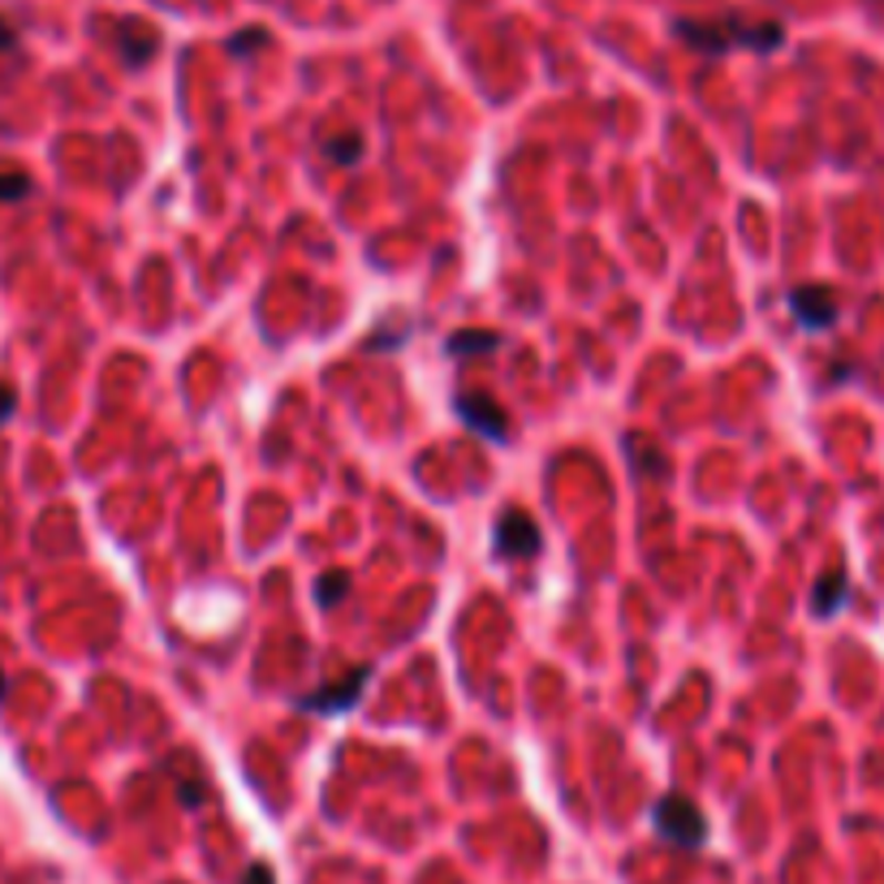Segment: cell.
Wrapping results in <instances>:
<instances>
[{"instance_id": "obj_1", "label": "cell", "mask_w": 884, "mask_h": 884, "mask_svg": "<svg viewBox=\"0 0 884 884\" xmlns=\"http://www.w3.org/2000/svg\"><path fill=\"white\" fill-rule=\"evenodd\" d=\"M674 35L703 52V56H724L733 48H751V52H772L785 43L781 22H747V18H717V22H699V18H678Z\"/></svg>"}, {"instance_id": "obj_2", "label": "cell", "mask_w": 884, "mask_h": 884, "mask_svg": "<svg viewBox=\"0 0 884 884\" xmlns=\"http://www.w3.org/2000/svg\"><path fill=\"white\" fill-rule=\"evenodd\" d=\"M651 824H656V833L665 842L682 845V850H699L708 842V820L686 794H665L660 803L651 806Z\"/></svg>"}, {"instance_id": "obj_3", "label": "cell", "mask_w": 884, "mask_h": 884, "mask_svg": "<svg viewBox=\"0 0 884 884\" xmlns=\"http://www.w3.org/2000/svg\"><path fill=\"white\" fill-rule=\"evenodd\" d=\"M371 682V669L359 665V669H350L346 678H337V682L320 686V690H311V695H302L298 699V708L302 712H320V717H337V712H350L354 703L362 699V690Z\"/></svg>"}, {"instance_id": "obj_4", "label": "cell", "mask_w": 884, "mask_h": 884, "mask_svg": "<svg viewBox=\"0 0 884 884\" xmlns=\"http://www.w3.org/2000/svg\"><path fill=\"white\" fill-rule=\"evenodd\" d=\"M790 311L803 328L824 332L837 323V294L829 285H799V289H790Z\"/></svg>"}, {"instance_id": "obj_5", "label": "cell", "mask_w": 884, "mask_h": 884, "mask_svg": "<svg viewBox=\"0 0 884 884\" xmlns=\"http://www.w3.org/2000/svg\"><path fill=\"white\" fill-rule=\"evenodd\" d=\"M453 405H458L462 423H466V428H475L483 441H505V432H510V419H505V410L492 402L487 393H458V398H453Z\"/></svg>"}, {"instance_id": "obj_6", "label": "cell", "mask_w": 884, "mask_h": 884, "mask_svg": "<svg viewBox=\"0 0 884 884\" xmlns=\"http://www.w3.org/2000/svg\"><path fill=\"white\" fill-rule=\"evenodd\" d=\"M496 553L510 557V562H531L539 553V526L531 523L526 514H518V510L501 514V523H496Z\"/></svg>"}, {"instance_id": "obj_7", "label": "cell", "mask_w": 884, "mask_h": 884, "mask_svg": "<svg viewBox=\"0 0 884 884\" xmlns=\"http://www.w3.org/2000/svg\"><path fill=\"white\" fill-rule=\"evenodd\" d=\"M444 350L453 354V359H471V354H492V350H501V337L496 332H487V328H458L449 341H444Z\"/></svg>"}, {"instance_id": "obj_8", "label": "cell", "mask_w": 884, "mask_h": 884, "mask_svg": "<svg viewBox=\"0 0 884 884\" xmlns=\"http://www.w3.org/2000/svg\"><path fill=\"white\" fill-rule=\"evenodd\" d=\"M626 453H630L635 475H644V480H665V475H669L665 453H660L651 441H644V436H626Z\"/></svg>"}, {"instance_id": "obj_9", "label": "cell", "mask_w": 884, "mask_h": 884, "mask_svg": "<svg viewBox=\"0 0 884 884\" xmlns=\"http://www.w3.org/2000/svg\"><path fill=\"white\" fill-rule=\"evenodd\" d=\"M845 596H850V583H845L842 569L824 574V578H820V587H815V596H811L815 617H833V613H837V608L845 604Z\"/></svg>"}, {"instance_id": "obj_10", "label": "cell", "mask_w": 884, "mask_h": 884, "mask_svg": "<svg viewBox=\"0 0 884 884\" xmlns=\"http://www.w3.org/2000/svg\"><path fill=\"white\" fill-rule=\"evenodd\" d=\"M350 596V574L346 569H328L320 583H316V604L320 608H332V604H341Z\"/></svg>"}, {"instance_id": "obj_11", "label": "cell", "mask_w": 884, "mask_h": 884, "mask_svg": "<svg viewBox=\"0 0 884 884\" xmlns=\"http://www.w3.org/2000/svg\"><path fill=\"white\" fill-rule=\"evenodd\" d=\"M323 156L332 164H359L362 156V138L359 134H346V138H332V143H323Z\"/></svg>"}, {"instance_id": "obj_12", "label": "cell", "mask_w": 884, "mask_h": 884, "mask_svg": "<svg viewBox=\"0 0 884 884\" xmlns=\"http://www.w3.org/2000/svg\"><path fill=\"white\" fill-rule=\"evenodd\" d=\"M31 195V177L27 173H0V203H18Z\"/></svg>"}, {"instance_id": "obj_13", "label": "cell", "mask_w": 884, "mask_h": 884, "mask_svg": "<svg viewBox=\"0 0 884 884\" xmlns=\"http://www.w3.org/2000/svg\"><path fill=\"white\" fill-rule=\"evenodd\" d=\"M264 43H268L264 31H241V35H234L229 52H234V56H246V52H255V48H264Z\"/></svg>"}, {"instance_id": "obj_14", "label": "cell", "mask_w": 884, "mask_h": 884, "mask_svg": "<svg viewBox=\"0 0 884 884\" xmlns=\"http://www.w3.org/2000/svg\"><path fill=\"white\" fill-rule=\"evenodd\" d=\"M241 884H277V872H273L268 863H250L246 876H241Z\"/></svg>"}, {"instance_id": "obj_15", "label": "cell", "mask_w": 884, "mask_h": 884, "mask_svg": "<svg viewBox=\"0 0 884 884\" xmlns=\"http://www.w3.org/2000/svg\"><path fill=\"white\" fill-rule=\"evenodd\" d=\"M13 402H18V398H13V389H9V384H0V423H9V419H13Z\"/></svg>"}, {"instance_id": "obj_16", "label": "cell", "mask_w": 884, "mask_h": 884, "mask_svg": "<svg viewBox=\"0 0 884 884\" xmlns=\"http://www.w3.org/2000/svg\"><path fill=\"white\" fill-rule=\"evenodd\" d=\"M13 43H18V35H13V27H9L4 18H0V52H9Z\"/></svg>"}, {"instance_id": "obj_17", "label": "cell", "mask_w": 884, "mask_h": 884, "mask_svg": "<svg viewBox=\"0 0 884 884\" xmlns=\"http://www.w3.org/2000/svg\"><path fill=\"white\" fill-rule=\"evenodd\" d=\"M4 686H9V682H4V674H0V699H4Z\"/></svg>"}]
</instances>
